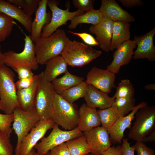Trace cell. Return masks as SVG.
Wrapping results in <instances>:
<instances>
[{
  "instance_id": "6da1fadb",
  "label": "cell",
  "mask_w": 155,
  "mask_h": 155,
  "mask_svg": "<svg viewBox=\"0 0 155 155\" xmlns=\"http://www.w3.org/2000/svg\"><path fill=\"white\" fill-rule=\"evenodd\" d=\"M69 40L65 31L59 28L48 36L40 37L34 43L38 64H45L49 60L60 55Z\"/></svg>"
},
{
  "instance_id": "7a4b0ae2",
  "label": "cell",
  "mask_w": 155,
  "mask_h": 155,
  "mask_svg": "<svg viewBox=\"0 0 155 155\" xmlns=\"http://www.w3.org/2000/svg\"><path fill=\"white\" fill-rule=\"evenodd\" d=\"M12 70L5 64L0 68V97L1 110L5 114L13 113L19 107L15 80Z\"/></svg>"
},
{
  "instance_id": "3957f363",
  "label": "cell",
  "mask_w": 155,
  "mask_h": 155,
  "mask_svg": "<svg viewBox=\"0 0 155 155\" xmlns=\"http://www.w3.org/2000/svg\"><path fill=\"white\" fill-rule=\"evenodd\" d=\"M102 54V51L91 46L75 40H69L60 55L68 65L81 67L89 64Z\"/></svg>"
},
{
  "instance_id": "277c9868",
  "label": "cell",
  "mask_w": 155,
  "mask_h": 155,
  "mask_svg": "<svg viewBox=\"0 0 155 155\" xmlns=\"http://www.w3.org/2000/svg\"><path fill=\"white\" fill-rule=\"evenodd\" d=\"M51 119L65 130H72L78 125L79 109L75 104L69 102L56 94Z\"/></svg>"
},
{
  "instance_id": "5b68a950",
  "label": "cell",
  "mask_w": 155,
  "mask_h": 155,
  "mask_svg": "<svg viewBox=\"0 0 155 155\" xmlns=\"http://www.w3.org/2000/svg\"><path fill=\"white\" fill-rule=\"evenodd\" d=\"M135 119L131 127L128 138L136 142H142L155 128V106L148 104L140 108L135 115Z\"/></svg>"
},
{
  "instance_id": "8992f818",
  "label": "cell",
  "mask_w": 155,
  "mask_h": 155,
  "mask_svg": "<svg viewBox=\"0 0 155 155\" xmlns=\"http://www.w3.org/2000/svg\"><path fill=\"white\" fill-rule=\"evenodd\" d=\"M24 46L23 51L17 53L9 51L3 53L5 56V64L13 69L20 66L27 67L36 70L39 67L35 51L34 43L30 35L25 34Z\"/></svg>"
},
{
  "instance_id": "52a82bcc",
  "label": "cell",
  "mask_w": 155,
  "mask_h": 155,
  "mask_svg": "<svg viewBox=\"0 0 155 155\" xmlns=\"http://www.w3.org/2000/svg\"><path fill=\"white\" fill-rule=\"evenodd\" d=\"M35 102V108L40 122L51 119L56 93L51 82L45 80L42 73Z\"/></svg>"
},
{
  "instance_id": "ba28073f",
  "label": "cell",
  "mask_w": 155,
  "mask_h": 155,
  "mask_svg": "<svg viewBox=\"0 0 155 155\" xmlns=\"http://www.w3.org/2000/svg\"><path fill=\"white\" fill-rule=\"evenodd\" d=\"M83 134L82 132L77 127L71 130H63L55 124L50 134L46 137H44L34 148L39 155H48L50 151L54 148Z\"/></svg>"
},
{
  "instance_id": "9c48e42d",
  "label": "cell",
  "mask_w": 155,
  "mask_h": 155,
  "mask_svg": "<svg viewBox=\"0 0 155 155\" xmlns=\"http://www.w3.org/2000/svg\"><path fill=\"white\" fill-rule=\"evenodd\" d=\"M13 114L12 129L17 138L15 150V155H19L20 146L23 140L29 132L37 125L40 119L35 108L31 111H28L17 108L14 110Z\"/></svg>"
},
{
  "instance_id": "30bf717a",
  "label": "cell",
  "mask_w": 155,
  "mask_h": 155,
  "mask_svg": "<svg viewBox=\"0 0 155 155\" xmlns=\"http://www.w3.org/2000/svg\"><path fill=\"white\" fill-rule=\"evenodd\" d=\"M59 1L55 0H48L47 6L51 11L52 17L50 22L43 28L41 37L48 36L63 25H66L69 20H71L74 16L81 15L84 12L80 10L69 11V3L66 9H63L58 7Z\"/></svg>"
},
{
  "instance_id": "8fae6325",
  "label": "cell",
  "mask_w": 155,
  "mask_h": 155,
  "mask_svg": "<svg viewBox=\"0 0 155 155\" xmlns=\"http://www.w3.org/2000/svg\"><path fill=\"white\" fill-rule=\"evenodd\" d=\"M116 78L115 74L107 69L94 66L88 72L85 81L88 85L108 94L112 89L116 87L115 84Z\"/></svg>"
},
{
  "instance_id": "7c38bea8",
  "label": "cell",
  "mask_w": 155,
  "mask_h": 155,
  "mask_svg": "<svg viewBox=\"0 0 155 155\" xmlns=\"http://www.w3.org/2000/svg\"><path fill=\"white\" fill-rule=\"evenodd\" d=\"M91 153L95 155H102L111 146L112 143L109 134L106 129L98 126L84 132Z\"/></svg>"
},
{
  "instance_id": "4fadbf2b",
  "label": "cell",
  "mask_w": 155,
  "mask_h": 155,
  "mask_svg": "<svg viewBox=\"0 0 155 155\" xmlns=\"http://www.w3.org/2000/svg\"><path fill=\"white\" fill-rule=\"evenodd\" d=\"M55 124L52 119L40 122L24 138L20 146L19 155H28L46 132Z\"/></svg>"
},
{
  "instance_id": "5bb4252c",
  "label": "cell",
  "mask_w": 155,
  "mask_h": 155,
  "mask_svg": "<svg viewBox=\"0 0 155 155\" xmlns=\"http://www.w3.org/2000/svg\"><path fill=\"white\" fill-rule=\"evenodd\" d=\"M136 47L134 40H129L123 42L113 53V59L106 69L115 74L119 73L122 66L129 63L134 54L133 49Z\"/></svg>"
},
{
  "instance_id": "9a60e30c",
  "label": "cell",
  "mask_w": 155,
  "mask_h": 155,
  "mask_svg": "<svg viewBox=\"0 0 155 155\" xmlns=\"http://www.w3.org/2000/svg\"><path fill=\"white\" fill-rule=\"evenodd\" d=\"M155 27L144 35H135L134 40L137 46L133 58L135 59H146L150 62L155 61V46L153 41Z\"/></svg>"
},
{
  "instance_id": "2e32d148",
  "label": "cell",
  "mask_w": 155,
  "mask_h": 155,
  "mask_svg": "<svg viewBox=\"0 0 155 155\" xmlns=\"http://www.w3.org/2000/svg\"><path fill=\"white\" fill-rule=\"evenodd\" d=\"M148 104L142 101L135 106L133 109L125 116L119 118L115 123L107 130L111 142L113 144H121L124 136V132L127 128L130 129L132 121L135 118L137 112L141 108Z\"/></svg>"
},
{
  "instance_id": "e0dca14e",
  "label": "cell",
  "mask_w": 155,
  "mask_h": 155,
  "mask_svg": "<svg viewBox=\"0 0 155 155\" xmlns=\"http://www.w3.org/2000/svg\"><path fill=\"white\" fill-rule=\"evenodd\" d=\"M113 27V22L106 17L96 25H91L89 28L90 32L94 34L96 40L101 49L105 52L110 51Z\"/></svg>"
},
{
  "instance_id": "ac0fdd59",
  "label": "cell",
  "mask_w": 155,
  "mask_h": 155,
  "mask_svg": "<svg viewBox=\"0 0 155 155\" xmlns=\"http://www.w3.org/2000/svg\"><path fill=\"white\" fill-rule=\"evenodd\" d=\"M99 9L103 17L113 22L122 21L129 23L135 20L134 17L123 9L115 0H102Z\"/></svg>"
},
{
  "instance_id": "d6986e66",
  "label": "cell",
  "mask_w": 155,
  "mask_h": 155,
  "mask_svg": "<svg viewBox=\"0 0 155 155\" xmlns=\"http://www.w3.org/2000/svg\"><path fill=\"white\" fill-rule=\"evenodd\" d=\"M84 98L86 105L94 109L102 110L112 106L115 98L111 97L108 94L103 92L91 85H88Z\"/></svg>"
},
{
  "instance_id": "ffe728a7",
  "label": "cell",
  "mask_w": 155,
  "mask_h": 155,
  "mask_svg": "<svg viewBox=\"0 0 155 155\" xmlns=\"http://www.w3.org/2000/svg\"><path fill=\"white\" fill-rule=\"evenodd\" d=\"M48 1L40 0L35 12V18L31 23L30 36L34 43L41 37L43 28L50 22L51 19V13L47 11Z\"/></svg>"
},
{
  "instance_id": "44dd1931",
  "label": "cell",
  "mask_w": 155,
  "mask_h": 155,
  "mask_svg": "<svg viewBox=\"0 0 155 155\" xmlns=\"http://www.w3.org/2000/svg\"><path fill=\"white\" fill-rule=\"evenodd\" d=\"M79 119L77 127L82 132L100 126L101 125L96 109L88 107L84 103L79 109Z\"/></svg>"
},
{
  "instance_id": "7402d4cb",
  "label": "cell",
  "mask_w": 155,
  "mask_h": 155,
  "mask_svg": "<svg viewBox=\"0 0 155 155\" xmlns=\"http://www.w3.org/2000/svg\"><path fill=\"white\" fill-rule=\"evenodd\" d=\"M41 75L30 87L17 90L19 108L26 111H30L35 108V102Z\"/></svg>"
},
{
  "instance_id": "603a6c76",
  "label": "cell",
  "mask_w": 155,
  "mask_h": 155,
  "mask_svg": "<svg viewBox=\"0 0 155 155\" xmlns=\"http://www.w3.org/2000/svg\"><path fill=\"white\" fill-rule=\"evenodd\" d=\"M0 12L16 20L30 33L32 22V16L26 15L22 9L7 1L0 0Z\"/></svg>"
},
{
  "instance_id": "cb8c5ba5",
  "label": "cell",
  "mask_w": 155,
  "mask_h": 155,
  "mask_svg": "<svg viewBox=\"0 0 155 155\" xmlns=\"http://www.w3.org/2000/svg\"><path fill=\"white\" fill-rule=\"evenodd\" d=\"M45 69L41 73L44 78L51 82L60 75L68 70L67 63L61 55L53 58L46 63Z\"/></svg>"
},
{
  "instance_id": "d4e9b609",
  "label": "cell",
  "mask_w": 155,
  "mask_h": 155,
  "mask_svg": "<svg viewBox=\"0 0 155 155\" xmlns=\"http://www.w3.org/2000/svg\"><path fill=\"white\" fill-rule=\"evenodd\" d=\"M130 25L122 21L113 22L110 51L117 49L124 42L130 40Z\"/></svg>"
},
{
  "instance_id": "484cf974",
  "label": "cell",
  "mask_w": 155,
  "mask_h": 155,
  "mask_svg": "<svg viewBox=\"0 0 155 155\" xmlns=\"http://www.w3.org/2000/svg\"><path fill=\"white\" fill-rule=\"evenodd\" d=\"M84 80L83 77L73 75L68 71L62 77L57 78L51 83L56 94L60 95L65 90L79 84Z\"/></svg>"
},
{
  "instance_id": "4316f807",
  "label": "cell",
  "mask_w": 155,
  "mask_h": 155,
  "mask_svg": "<svg viewBox=\"0 0 155 155\" xmlns=\"http://www.w3.org/2000/svg\"><path fill=\"white\" fill-rule=\"evenodd\" d=\"M103 18V16L99 9H93L82 15L74 16L70 20L68 28L73 30L79 24L83 23L96 25L100 23Z\"/></svg>"
},
{
  "instance_id": "83f0119b",
  "label": "cell",
  "mask_w": 155,
  "mask_h": 155,
  "mask_svg": "<svg viewBox=\"0 0 155 155\" xmlns=\"http://www.w3.org/2000/svg\"><path fill=\"white\" fill-rule=\"evenodd\" d=\"M97 111L102 126L106 130L110 128L119 118L124 117L115 106Z\"/></svg>"
},
{
  "instance_id": "f1b7e54d",
  "label": "cell",
  "mask_w": 155,
  "mask_h": 155,
  "mask_svg": "<svg viewBox=\"0 0 155 155\" xmlns=\"http://www.w3.org/2000/svg\"><path fill=\"white\" fill-rule=\"evenodd\" d=\"M65 143L71 155H86L91 153L90 149L83 134Z\"/></svg>"
},
{
  "instance_id": "f546056e",
  "label": "cell",
  "mask_w": 155,
  "mask_h": 155,
  "mask_svg": "<svg viewBox=\"0 0 155 155\" xmlns=\"http://www.w3.org/2000/svg\"><path fill=\"white\" fill-rule=\"evenodd\" d=\"M88 85L86 81H84L65 90L60 95L69 102L74 103L79 98L84 97Z\"/></svg>"
},
{
  "instance_id": "4dcf8cb0",
  "label": "cell",
  "mask_w": 155,
  "mask_h": 155,
  "mask_svg": "<svg viewBox=\"0 0 155 155\" xmlns=\"http://www.w3.org/2000/svg\"><path fill=\"white\" fill-rule=\"evenodd\" d=\"M15 24L13 18L0 12V42L11 35Z\"/></svg>"
},
{
  "instance_id": "1f68e13d",
  "label": "cell",
  "mask_w": 155,
  "mask_h": 155,
  "mask_svg": "<svg viewBox=\"0 0 155 155\" xmlns=\"http://www.w3.org/2000/svg\"><path fill=\"white\" fill-rule=\"evenodd\" d=\"M135 99L134 96L115 98L112 106H115L123 116L129 114L134 108Z\"/></svg>"
},
{
  "instance_id": "d6a6232c",
  "label": "cell",
  "mask_w": 155,
  "mask_h": 155,
  "mask_svg": "<svg viewBox=\"0 0 155 155\" xmlns=\"http://www.w3.org/2000/svg\"><path fill=\"white\" fill-rule=\"evenodd\" d=\"M40 0H7L12 4L22 9L28 16H32L35 13Z\"/></svg>"
},
{
  "instance_id": "836d02e7",
  "label": "cell",
  "mask_w": 155,
  "mask_h": 155,
  "mask_svg": "<svg viewBox=\"0 0 155 155\" xmlns=\"http://www.w3.org/2000/svg\"><path fill=\"white\" fill-rule=\"evenodd\" d=\"M135 92L133 85L130 80L123 79L116 87V92L114 96L116 98L134 96Z\"/></svg>"
},
{
  "instance_id": "e575fe53",
  "label": "cell",
  "mask_w": 155,
  "mask_h": 155,
  "mask_svg": "<svg viewBox=\"0 0 155 155\" xmlns=\"http://www.w3.org/2000/svg\"><path fill=\"white\" fill-rule=\"evenodd\" d=\"M13 121V113L10 114H0V131L10 137L12 132L11 127Z\"/></svg>"
},
{
  "instance_id": "d590c367",
  "label": "cell",
  "mask_w": 155,
  "mask_h": 155,
  "mask_svg": "<svg viewBox=\"0 0 155 155\" xmlns=\"http://www.w3.org/2000/svg\"><path fill=\"white\" fill-rule=\"evenodd\" d=\"M9 138L0 131V155H13V147Z\"/></svg>"
},
{
  "instance_id": "8d00e7d4",
  "label": "cell",
  "mask_w": 155,
  "mask_h": 155,
  "mask_svg": "<svg viewBox=\"0 0 155 155\" xmlns=\"http://www.w3.org/2000/svg\"><path fill=\"white\" fill-rule=\"evenodd\" d=\"M94 0H73L72 2L74 7L78 10L84 12L89 11L93 9Z\"/></svg>"
},
{
  "instance_id": "74e56055",
  "label": "cell",
  "mask_w": 155,
  "mask_h": 155,
  "mask_svg": "<svg viewBox=\"0 0 155 155\" xmlns=\"http://www.w3.org/2000/svg\"><path fill=\"white\" fill-rule=\"evenodd\" d=\"M68 32L73 35L78 36L88 45L90 46H99V44L96 39L90 34L86 32H76L70 31H69Z\"/></svg>"
},
{
  "instance_id": "f35d334b",
  "label": "cell",
  "mask_w": 155,
  "mask_h": 155,
  "mask_svg": "<svg viewBox=\"0 0 155 155\" xmlns=\"http://www.w3.org/2000/svg\"><path fill=\"white\" fill-rule=\"evenodd\" d=\"M40 75H34L32 77L19 79L15 83V86L17 90L28 88L30 87L37 79Z\"/></svg>"
},
{
  "instance_id": "ab89813d",
  "label": "cell",
  "mask_w": 155,
  "mask_h": 155,
  "mask_svg": "<svg viewBox=\"0 0 155 155\" xmlns=\"http://www.w3.org/2000/svg\"><path fill=\"white\" fill-rule=\"evenodd\" d=\"M134 146L137 155H155V150L142 142H136Z\"/></svg>"
},
{
  "instance_id": "60d3db41",
  "label": "cell",
  "mask_w": 155,
  "mask_h": 155,
  "mask_svg": "<svg viewBox=\"0 0 155 155\" xmlns=\"http://www.w3.org/2000/svg\"><path fill=\"white\" fill-rule=\"evenodd\" d=\"M13 69L18 74L19 79L29 78L34 75L32 70L26 66H18Z\"/></svg>"
},
{
  "instance_id": "b9f144b4",
  "label": "cell",
  "mask_w": 155,
  "mask_h": 155,
  "mask_svg": "<svg viewBox=\"0 0 155 155\" xmlns=\"http://www.w3.org/2000/svg\"><path fill=\"white\" fill-rule=\"evenodd\" d=\"M48 155H71L65 143L51 150Z\"/></svg>"
},
{
  "instance_id": "7bdbcfd3",
  "label": "cell",
  "mask_w": 155,
  "mask_h": 155,
  "mask_svg": "<svg viewBox=\"0 0 155 155\" xmlns=\"http://www.w3.org/2000/svg\"><path fill=\"white\" fill-rule=\"evenodd\" d=\"M121 146L122 155H135V149L134 145L131 146L128 142V138H123Z\"/></svg>"
},
{
  "instance_id": "ee69618b",
  "label": "cell",
  "mask_w": 155,
  "mask_h": 155,
  "mask_svg": "<svg viewBox=\"0 0 155 155\" xmlns=\"http://www.w3.org/2000/svg\"><path fill=\"white\" fill-rule=\"evenodd\" d=\"M102 155H122L121 146H111L103 152Z\"/></svg>"
},
{
  "instance_id": "f6af8a7d",
  "label": "cell",
  "mask_w": 155,
  "mask_h": 155,
  "mask_svg": "<svg viewBox=\"0 0 155 155\" xmlns=\"http://www.w3.org/2000/svg\"><path fill=\"white\" fill-rule=\"evenodd\" d=\"M119 1L123 5L128 8L140 6L143 3L140 0H119Z\"/></svg>"
},
{
  "instance_id": "bcb514c9",
  "label": "cell",
  "mask_w": 155,
  "mask_h": 155,
  "mask_svg": "<svg viewBox=\"0 0 155 155\" xmlns=\"http://www.w3.org/2000/svg\"><path fill=\"white\" fill-rule=\"evenodd\" d=\"M155 141V130L154 131L150 134L145 137L142 142L143 143L152 142Z\"/></svg>"
},
{
  "instance_id": "7dc6e473",
  "label": "cell",
  "mask_w": 155,
  "mask_h": 155,
  "mask_svg": "<svg viewBox=\"0 0 155 155\" xmlns=\"http://www.w3.org/2000/svg\"><path fill=\"white\" fill-rule=\"evenodd\" d=\"M1 46L0 44V68L5 65V56L1 50Z\"/></svg>"
},
{
  "instance_id": "c3c4849f",
  "label": "cell",
  "mask_w": 155,
  "mask_h": 155,
  "mask_svg": "<svg viewBox=\"0 0 155 155\" xmlns=\"http://www.w3.org/2000/svg\"><path fill=\"white\" fill-rule=\"evenodd\" d=\"M145 89L146 90H155V84H150L146 85L144 86Z\"/></svg>"
},
{
  "instance_id": "681fc988",
  "label": "cell",
  "mask_w": 155,
  "mask_h": 155,
  "mask_svg": "<svg viewBox=\"0 0 155 155\" xmlns=\"http://www.w3.org/2000/svg\"><path fill=\"white\" fill-rule=\"evenodd\" d=\"M35 152V150L34 148L31 150L28 155H34Z\"/></svg>"
},
{
  "instance_id": "f907efd6",
  "label": "cell",
  "mask_w": 155,
  "mask_h": 155,
  "mask_svg": "<svg viewBox=\"0 0 155 155\" xmlns=\"http://www.w3.org/2000/svg\"><path fill=\"white\" fill-rule=\"evenodd\" d=\"M86 155H95L94 154H93V153H90Z\"/></svg>"
},
{
  "instance_id": "816d5d0a",
  "label": "cell",
  "mask_w": 155,
  "mask_h": 155,
  "mask_svg": "<svg viewBox=\"0 0 155 155\" xmlns=\"http://www.w3.org/2000/svg\"><path fill=\"white\" fill-rule=\"evenodd\" d=\"M1 110V100L0 97V111Z\"/></svg>"
},
{
  "instance_id": "f5cc1de1",
  "label": "cell",
  "mask_w": 155,
  "mask_h": 155,
  "mask_svg": "<svg viewBox=\"0 0 155 155\" xmlns=\"http://www.w3.org/2000/svg\"><path fill=\"white\" fill-rule=\"evenodd\" d=\"M34 155H39L37 154L36 153V152H35L34 153Z\"/></svg>"
}]
</instances>
